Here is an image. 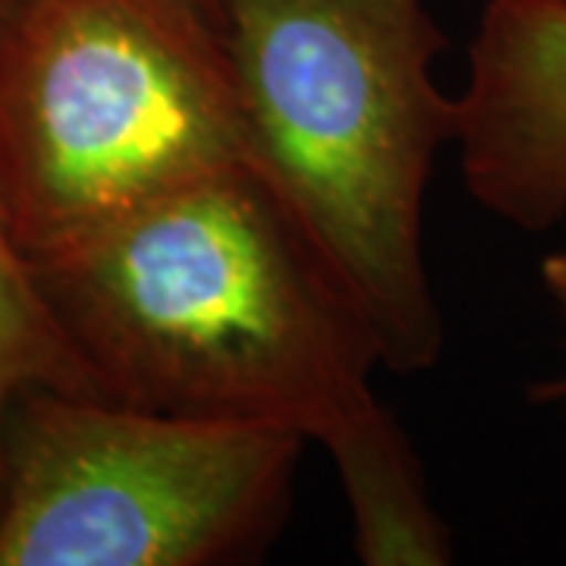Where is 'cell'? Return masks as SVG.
I'll use <instances>...</instances> for the list:
<instances>
[{
    "instance_id": "6da1fadb",
    "label": "cell",
    "mask_w": 566,
    "mask_h": 566,
    "mask_svg": "<svg viewBox=\"0 0 566 566\" xmlns=\"http://www.w3.org/2000/svg\"><path fill=\"white\" fill-rule=\"evenodd\" d=\"M32 264L107 400L293 431L331 457L365 566L450 564L416 447L375 390L378 340L255 164Z\"/></svg>"
},
{
    "instance_id": "7a4b0ae2",
    "label": "cell",
    "mask_w": 566,
    "mask_h": 566,
    "mask_svg": "<svg viewBox=\"0 0 566 566\" xmlns=\"http://www.w3.org/2000/svg\"><path fill=\"white\" fill-rule=\"evenodd\" d=\"M255 170L340 277L385 371L444 353L424 264V192L457 139L424 0H218Z\"/></svg>"
},
{
    "instance_id": "3957f363",
    "label": "cell",
    "mask_w": 566,
    "mask_h": 566,
    "mask_svg": "<svg viewBox=\"0 0 566 566\" xmlns=\"http://www.w3.org/2000/svg\"><path fill=\"white\" fill-rule=\"evenodd\" d=\"M252 161L199 0H22L0 29V205L35 262Z\"/></svg>"
},
{
    "instance_id": "277c9868",
    "label": "cell",
    "mask_w": 566,
    "mask_h": 566,
    "mask_svg": "<svg viewBox=\"0 0 566 566\" xmlns=\"http://www.w3.org/2000/svg\"><path fill=\"white\" fill-rule=\"evenodd\" d=\"M305 441L29 390L0 438V566H223L264 554Z\"/></svg>"
},
{
    "instance_id": "5b68a950",
    "label": "cell",
    "mask_w": 566,
    "mask_h": 566,
    "mask_svg": "<svg viewBox=\"0 0 566 566\" xmlns=\"http://www.w3.org/2000/svg\"><path fill=\"white\" fill-rule=\"evenodd\" d=\"M469 196L516 230L566 218V0H488L457 95Z\"/></svg>"
},
{
    "instance_id": "8992f818",
    "label": "cell",
    "mask_w": 566,
    "mask_h": 566,
    "mask_svg": "<svg viewBox=\"0 0 566 566\" xmlns=\"http://www.w3.org/2000/svg\"><path fill=\"white\" fill-rule=\"evenodd\" d=\"M29 390L104 397L98 378L63 334L0 205V438L13 403Z\"/></svg>"
},
{
    "instance_id": "52a82bcc",
    "label": "cell",
    "mask_w": 566,
    "mask_h": 566,
    "mask_svg": "<svg viewBox=\"0 0 566 566\" xmlns=\"http://www.w3.org/2000/svg\"><path fill=\"white\" fill-rule=\"evenodd\" d=\"M542 283H545V293L551 296L554 308L560 312V322L566 327V245L551 252L542 262ZM532 397L538 403H566V371L560 378H551L545 385L535 387Z\"/></svg>"
},
{
    "instance_id": "ba28073f",
    "label": "cell",
    "mask_w": 566,
    "mask_h": 566,
    "mask_svg": "<svg viewBox=\"0 0 566 566\" xmlns=\"http://www.w3.org/2000/svg\"><path fill=\"white\" fill-rule=\"evenodd\" d=\"M20 3L22 0H0V29L7 25V20L20 10Z\"/></svg>"
},
{
    "instance_id": "9c48e42d",
    "label": "cell",
    "mask_w": 566,
    "mask_h": 566,
    "mask_svg": "<svg viewBox=\"0 0 566 566\" xmlns=\"http://www.w3.org/2000/svg\"><path fill=\"white\" fill-rule=\"evenodd\" d=\"M199 3H202V7H208V10H211V13L218 17V0H199Z\"/></svg>"
}]
</instances>
